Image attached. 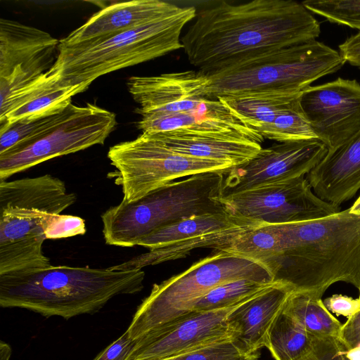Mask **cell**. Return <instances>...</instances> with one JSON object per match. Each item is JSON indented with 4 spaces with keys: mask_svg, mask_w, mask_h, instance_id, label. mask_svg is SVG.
<instances>
[{
    "mask_svg": "<svg viewBox=\"0 0 360 360\" xmlns=\"http://www.w3.org/2000/svg\"><path fill=\"white\" fill-rule=\"evenodd\" d=\"M181 37L189 63L206 72L240 58L316 40L319 22L302 3L205 2Z\"/></svg>",
    "mask_w": 360,
    "mask_h": 360,
    "instance_id": "cell-1",
    "label": "cell"
},
{
    "mask_svg": "<svg viewBox=\"0 0 360 360\" xmlns=\"http://www.w3.org/2000/svg\"><path fill=\"white\" fill-rule=\"evenodd\" d=\"M281 254L274 281L321 298L337 282L360 291V215L349 209L302 222L277 224Z\"/></svg>",
    "mask_w": 360,
    "mask_h": 360,
    "instance_id": "cell-2",
    "label": "cell"
},
{
    "mask_svg": "<svg viewBox=\"0 0 360 360\" xmlns=\"http://www.w3.org/2000/svg\"><path fill=\"white\" fill-rule=\"evenodd\" d=\"M142 269L53 266L0 275V306L65 319L103 308L120 295L143 288Z\"/></svg>",
    "mask_w": 360,
    "mask_h": 360,
    "instance_id": "cell-3",
    "label": "cell"
},
{
    "mask_svg": "<svg viewBox=\"0 0 360 360\" xmlns=\"http://www.w3.org/2000/svg\"><path fill=\"white\" fill-rule=\"evenodd\" d=\"M196 13L195 6H179L147 24L74 44L59 43L48 71L61 86L86 90L97 78L183 48L181 32Z\"/></svg>",
    "mask_w": 360,
    "mask_h": 360,
    "instance_id": "cell-4",
    "label": "cell"
},
{
    "mask_svg": "<svg viewBox=\"0 0 360 360\" xmlns=\"http://www.w3.org/2000/svg\"><path fill=\"white\" fill-rule=\"evenodd\" d=\"M345 63L339 51L317 40L247 56L203 72L212 98L254 93L296 94ZM201 72V71H200Z\"/></svg>",
    "mask_w": 360,
    "mask_h": 360,
    "instance_id": "cell-5",
    "label": "cell"
},
{
    "mask_svg": "<svg viewBox=\"0 0 360 360\" xmlns=\"http://www.w3.org/2000/svg\"><path fill=\"white\" fill-rule=\"evenodd\" d=\"M225 176L217 172L197 174L166 184L135 201L122 200L101 215L105 243L134 247L165 226L226 210L221 201Z\"/></svg>",
    "mask_w": 360,
    "mask_h": 360,
    "instance_id": "cell-6",
    "label": "cell"
},
{
    "mask_svg": "<svg viewBox=\"0 0 360 360\" xmlns=\"http://www.w3.org/2000/svg\"><path fill=\"white\" fill-rule=\"evenodd\" d=\"M274 282L266 266L234 253L217 251L200 259L184 271L153 285L138 307L127 329L137 339L150 330L188 314L199 297L214 287L237 279Z\"/></svg>",
    "mask_w": 360,
    "mask_h": 360,
    "instance_id": "cell-7",
    "label": "cell"
},
{
    "mask_svg": "<svg viewBox=\"0 0 360 360\" xmlns=\"http://www.w3.org/2000/svg\"><path fill=\"white\" fill-rule=\"evenodd\" d=\"M108 157L117 170L116 183L122 186V200L127 202L181 177L214 172L226 175L234 168L175 153L148 132L110 147Z\"/></svg>",
    "mask_w": 360,
    "mask_h": 360,
    "instance_id": "cell-8",
    "label": "cell"
},
{
    "mask_svg": "<svg viewBox=\"0 0 360 360\" xmlns=\"http://www.w3.org/2000/svg\"><path fill=\"white\" fill-rule=\"evenodd\" d=\"M262 224L227 210L183 219L142 239L138 245L148 248V252L108 269H142L147 266L184 258L197 248L225 251L238 236Z\"/></svg>",
    "mask_w": 360,
    "mask_h": 360,
    "instance_id": "cell-9",
    "label": "cell"
},
{
    "mask_svg": "<svg viewBox=\"0 0 360 360\" xmlns=\"http://www.w3.org/2000/svg\"><path fill=\"white\" fill-rule=\"evenodd\" d=\"M116 124L112 112L89 103H71L62 120L41 137L0 155V181L52 158L103 145Z\"/></svg>",
    "mask_w": 360,
    "mask_h": 360,
    "instance_id": "cell-10",
    "label": "cell"
},
{
    "mask_svg": "<svg viewBox=\"0 0 360 360\" xmlns=\"http://www.w3.org/2000/svg\"><path fill=\"white\" fill-rule=\"evenodd\" d=\"M221 201L234 214L275 224L317 219L340 211V206L314 192L306 176L224 195Z\"/></svg>",
    "mask_w": 360,
    "mask_h": 360,
    "instance_id": "cell-11",
    "label": "cell"
},
{
    "mask_svg": "<svg viewBox=\"0 0 360 360\" xmlns=\"http://www.w3.org/2000/svg\"><path fill=\"white\" fill-rule=\"evenodd\" d=\"M209 83L205 73L186 70L157 76H133L127 84L129 92L139 105L135 111L141 115L155 112L191 114L239 121L219 99L209 97Z\"/></svg>",
    "mask_w": 360,
    "mask_h": 360,
    "instance_id": "cell-12",
    "label": "cell"
},
{
    "mask_svg": "<svg viewBox=\"0 0 360 360\" xmlns=\"http://www.w3.org/2000/svg\"><path fill=\"white\" fill-rule=\"evenodd\" d=\"M302 112L316 139L333 151L360 131V83L338 77L309 86L300 96Z\"/></svg>",
    "mask_w": 360,
    "mask_h": 360,
    "instance_id": "cell-13",
    "label": "cell"
},
{
    "mask_svg": "<svg viewBox=\"0 0 360 360\" xmlns=\"http://www.w3.org/2000/svg\"><path fill=\"white\" fill-rule=\"evenodd\" d=\"M60 41L48 32L0 19V102L47 72Z\"/></svg>",
    "mask_w": 360,
    "mask_h": 360,
    "instance_id": "cell-14",
    "label": "cell"
},
{
    "mask_svg": "<svg viewBox=\"0 0 360 360\" xmlns=\"http://www.w3.org/2000/svg\"><path fill=\"white\" fill-rule=\"evenodd\" d=\"M243 302L219 310L190 312L150 330L135 339L128 360H162L233 338L227 318Z\"/></svg>",
    "mask_w": 360,
    "mask_h": 360,
    "instance_id": "cell-15",
    "label": "cell"
},
{
    "mask_svg": "<svg viewBox=\"0 0 360 360\" xmlns=\"http://www.w3.org/2000/svg\"><path fill=\"white\" fill-rule=\"evenodd\" d=\"M328 149L318 139L276 143L225 176L222 196L307 176Z\"/></svg>",
    "mask_w": 360,
    "mask_h": 360,
    "instance_id": "cell-16",
    "label": "cell"
},
{
    "mask_svg": "<svg viewBox=\"0 0 360 360\" xmlns=\"http://www.w3.org/2000/svg\"><path fill=\"white\" fill-rule=\"evenodd\" d=\"M53 215L18 207L0 212V275L52 265L42 245Z\"/></svg>",
    "mask_w": 360,
    "mask_h": 360,
    "instance_id": "cell-17",
    "label": "cell"
},
{
    "mask_svg": "<svg viewBox=\"0 0 360 360\" xmlns=\"http://www.w3.org/2000/svg\"><path fill=\"white\" fill-rule=\"evenodd\" d=\"M292 292L287 284L274 281L228 316L227 323L233 339L251 360H257L259 350L266 348L271 328Z\"/></svg>",
    "mask_w": 360,
    "mask_h": 360,
    "instance_id": "cell-18",
    "label": "cell"
},
{
    "mask_svg": "<svg viewBox=\"0 0 360 360\" xmlns=\"http://www.w3.org/2000/svg\"><path fill=\"white\" fill-rule=\"evenodd\" d=\"M322 200L340 206L360 188V131L347 143L328 153L306 176Z\"/></svg>",
    "mask_w": 360,
    "mask_h": 360,
    "instance_id": "cell-19",
    "label": "cell"
},
{
    "mask_svg": "<svg viewBox=\"0 0 360 360\" xmlns=\"http://www.w3.org/2000/svg\"><path fill=\"white\" fill-rule=\"evenodd\" d=\"M176 6L162 0L115 2L94 14L60 43L74 44L131 30L162 18Z\"/></svg>",
    "mask_w": 360,
    "mask_h": 360,
    "instance_id": "cell-20",
    "label": "cell"
},
{
    "mask_svg": "<svg viewBox=\"0 0 360 360\" xmlns=\"http://www.w3.org/2000/svg\"><path fill=\"white\" fill-rule=\"evenodd\" d=\"M170 150L183 155L215 160L234 168L253 159L262 149L261 143L245 135L195 134L179 132L150 133Z\"/></svg>",
    "mask_w": 360,
    "mask_h": 360,
    "instance_id": "cell-21",
    "label": "cell"
},
{
    "mask_svg": "<svg viewBox=\"0 0 360 360\" xmlns=\"http://www.w3.org/2000/svg\"><path fill=\"white\" fill-rule=\"evenodd\" d=\"M84 91L80 86H61L45 72L0 103V125L59 113L72 103V96Z\"/></svg>",
    "mask_w": 360,
    "mask_h": 360,
    "instance_id": "cell-22",
    "label": "cell"
},
{
    "mask_svg": "<svg viewBox=\"0 0 360 360\" xmlns=\"http://www.w3.org/2000/svg\"><path fill=\"white\" fill-rule=\"evenodd\" d=\"M77 200L58 177L44 174L13 181H0V212L11 207L60 214Z\"/></svg>",
    "mask_w": 360,
    "mask_h": 360,
    "instance_id": "cell-23",
    "label": "cell"
},
{
    "mask_svg": "<svg viewBox=\"0 0 360 360\" xmlns=\"http://www.w3.org/2000/svg\"><path fill=\"white\" fill-rule=\"evenodd\" d=\"M137 127L143 132H179L195 134L238 133L262 143L264 138L240 122L205 117L191 114L150 113L141 115Z\"/></svg>",
    "mask_w": 360,
    "mask_h": 360,
    "instance_id": "cell-24",
    "label": "cell"
},
{
    "mask_svg": "<svg viewBox=\"0 0 360 360\" xmlns=\"http://www.w3.org/2000/svg\"><path fill=\"white\" fill-rule=\"evenodd\" d=\"M300 94L254 93L217 99L243 124L260 134L273 122L280 110Z\"/></svg>",
    "mask_w": 360,
    "mask_h": 360,
    "instance_id": "cell-25",
    "label": "cell"
},
{
    "mask_svg": "<svg viewBox=\"0 0 360 360\" xmlns=\"http://www.w3.org/2000/svg\"><path fill=\"white\" fill-rule=\"evenodd\" d=\"M283 312L312 335L341 340L342 324L326 307L321 298L292 292Z\"/></svg>",
    "mask_w": 360,
    "mask_h": 360,
    "instance_id": "cell-26",
    "label": "cell"
},
{
    "mask_svg": "<svg viewBox=\"0 0 360 360\" xmlns=\"http://www.w3.org/2000/svg\"><path fill=\"white\" fill-rule=\"evenodd\" d=\"M225 252L257 261L273 275L281 254V237L276 225L262 224L238 236Z\"/></svg>",
    "mask_w": 360,
    "mask_h": 360,
    "instance_id": "cell-27",
    "label": "cell"
},
{
    "mask_svg": "<svg viewBox=\"0 0 360 360\" xmlns=\"http://www.w3.org/2000/svg\"><path fill=\"white\" fill-rule=\"evenodd\" d=\"M317 338L283 310L271 328L266 348L275 360H295L310 349Z\"/></svg>",
    "mask_w": 360,
    "mask_h": 360,
    "instance_id": "cell-28",
    "label": "cell"
},
{
    "mask_svg": "<svg viewBox=\"0 0 360 360\" xmlns=\"http://www.w3.org/2000/svg\"><path fill=\"white\" fill-rule=\"evenodd\" d=\"M274 283H266L244 278L220 284L193 302L188 313L212 311L235 306Z\"/></svg>",
    "mask_w": 360,
    "mask_h": 360,
    "instance_id": "cell-29",
    "label": "cell"
},
{
    "mask_svg": "<svg viewBox=\"0 0 360 360\" xmlns=\"http://www.w3.org/2000/svg\"><path fill=\"white\" fill-rule=\"evenodd\" d=\"M300 96L285 105L273 122L261 132L264 139L279 143L317 139L302 112Z\"/></svg>",
    "mask_w": 360,
    "mask_h": 360,
    "instance_id": "cell-30",
    "label": "cell"
},
{
    "mask_svg": "<svg viewBox=\"0 0 360 360\" xmlns=\"http://www.w3.org/2000/svg\"><path fill=\"white\" fill-rule=\"evenodd\" d=\"M66 109L47 117L0 125V155L19 150L41 137L62 120Z\"/></svg>",
    "mask_w": 360,
    "mask_h": 360,
    "instance_id": "cell-31",
    "label": "cell"
},
{
    "mask_svg": "<svg viewBox=\"0 0 360 360\" xmlns=\"http://www.w3.org/2000/svg\"><path fill=\"white\" fill-rule=\"evenodd\" d=\"M302 4L310 13L331 23L360 31V0H306Z\"/></svg>",
    "mask_w": 360,
    "mask_h": 360,
    "instance_id": "cell-32",
    "label": "cell"
},
{
    "mask_svg": "<svg viewBox=\"0 0 360 360\" xmlns=\"http://www.w3.org/2000/svg\"><path fill=\"white\" fill-rule=\"evenodd\" d=\"M162 360H251L241 347L230 338Z\"/></svg>",
    "mask_w": 360,
    "mask_h": 360,
    "instance_id": "cell-33",
    "label": "cell"
},
{
    "mask_svg": "<svg viewBox=\"0 0 360 360\" xmlns=\"http://www.w3.org/2000/svg\"><path fill=\"white\" fill-rule=\"evenodd\" d=\"M347 350L340 338L318 337L310 349L295 360H349Z\"/></svg>",
    "mask_w": 360,
    "mask_h": 360,
    "instance_id": "cell-34",
    "label": "cell"
},
{
    "mask_svg": "<svg viewBox=\"0 0 360 360\" xmlns=\"http://www.w3.org/2000/svg\"><path fill=\"white\" fill-rule=\"evenodd\" d=\"M86 233L84 220L70 214H54L46 230V239H60Z\"/></svg>",
    "mask_w": 360,
    "mask_h": 360,
    "instance_id": "cell-35",
    "label": "cell"
},
{
    "mask_svg": "<svg viewBox=\"0 0 360 360\" xmlns=\"http://www.w3.org/2000/svg\"><path fill=\"white\" fill-rule=\"evenodd\" d=\"M136 340L125 331L118 339L102 350L93 360H128Z\"/></svg>",
    "mask_w": 360,
    "mask_h": 360,
    "instance_id": "cell-36",
    "label": "cell"
},
{
    "mask_svg": "<svg viewBox=\"0 0 360 360\" xmlns=\"http://www.w3.org/2000/svg\"><path fill=\"white\" fill-rule=\"evenodd\" d=\"M326 307L338 316L347 319L360 311V298H353L341 294L333 295L323 300Z\"/></svg>",
    "mask_w": 360,
    "mask_h": 360,
    "instance_id": "cell-37",
    "label": "cell"
},
{
    "mask_svg": "<svg viewBox=\"0 0 360 360\" xmlns=\"http://www.w3.org/2000/svg\"><path fill=\"white\" fill-rule=\"evenodd\" d=\"M340 338L347 349L360 344V311L348 318L342 324Z\"/></svg>",
    "mask_w": 360,
    "mask_h": 360,
    "instance_id": "cell-38",
    "label": "cell"
},
{
    "mask_svg": "<svg viewBox=\"0 0 360 360\" xmlns=\"http://www.w3.org/2000/svg\"><path fill=\"white\" fill-rule=\"evenodd\" d=\"M338 49L345 63L360 69V31L348 37Z\"/></svg>",
    "mask_w": 360,
    "mask_h": 360,
    "instance_id": "cell-39",
    "label": "cell"
},
{
    "mask_svg": "<svg viewBox=\"0 0 360 360\" xmlns=\"http://www.w3.org/2000/svg\"><path fill=\"white\" fill-rule=\"evenodd\" d=\"M10 345L3 341L0 342V360H9L11 355Z\"/></svg>",
    "mask_w": 360,
    "mask_h": 360,
    "instance_id": "cell-40",
    "label": "cell"
},
{
    "mask_svg": "<svg viewBox=\"0 0 360 360\" xmlns=\"http://www.w3.org/2000/svg\"><path fill=\"white\" fill-rule=\"evenodd\" d=\"M346 357L349 360H360V344L347 350Z\"/></svg>",
    "mask_w": 360,
    "mask_h": 360,
    "instance_id": "cell-41",
    "label": "cell"
},
{
    "mask_svg": "<svg viewBox=\"0 0 360 360\" xmlns=\"http://www.w3.org/2000/svg\"><path fill=\"white\" fill-rule=\"evenodd\" d=\"M349 209L352 213L360 215V195Z\"/></svg>",
    "mask_w": 360,
    "mask_h": 360,
    "instance_id": "cell-42",
    "label": "cell"
}]
</instances>
